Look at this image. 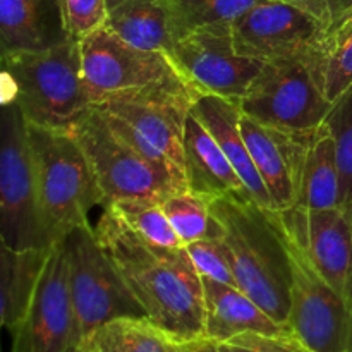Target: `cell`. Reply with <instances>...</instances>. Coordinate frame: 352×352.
<instances>
[{
	"label": "cell",
	"mask_w": 352,
	"mask_h": 352,
	"mask_svg": "<svg viewBox=\"0 0 352 352\" xmlns=\"http://www.w3.org/2000/svg\"><path fill=\"white\" fill-rule=\"evenodd\" d=\"M95 232L148 320L177 342L206 339L201 274L186 248L148 243L107 205Z\"/></svg>",
	"instance_id": "obj_1"
},
{
	"label": "cell",
	"mask_w": 352,
	"mask_h": 352,
	"mask_svg": "<svg viewBox=\"0 0 352 352\" xmlns=\"http://www.w3.org/2000/svg\"><path fill=\"white\" fill-rule=\"evenodd\" d=\"M210 206L223 229L237 287L287 329L291 258L275 212L244 196H220Z\"/></svg>",
	"instance_id": "obj_2"
},
{
	"label": "cell",
	"mask_w": 352,
	"mask_h": 352,
	"mask_svg": "<svg viewBox=\"0 0 352 352\" xmlns=\"http://www.w3.org/2000/svg\"><path fill=\"white\" fill-rule=\"evenodd\" d=\"M38 203L48 248L57 246L76 227L89 223L95 206L105 205L85 153L69 131L28 122Z\"/></svg>",
	"instance_id": "obj_3"
},
{
	"label": "cell",
	"mask_w": 352,
	"mask_h": 352,
	"mask_svg": "<svg viewBox=\"0 0 352 352\" xmlns=\"http://www.w3.org/2000/svg\"><path fill=\"white\" fill-rule=\"evenodd\" d=\"M3 71L16 82V103L30 124L69 131L95 109V100L82 74L79 41L41 52L2 54Z\"/></svg>",
	"instance_id": "obj_4"
},
{
	"label": "cell",
	"mask_w": 352,
	"mask_h": 352,
	"mask_svg": "<svg viewBox=\"0 0 352 352\" xmlns=\"http://www.w3.org/2000/svg\"><path fill=\"white\" fill-rule=\"evenodd\" d=\"M88 160L96 186L107 203L126 199L164 201L188 186L160 167L107 122L98 109H91L69 129Z\"/></svg>",
	"instance_id": "obj_5"
},
{
	"label": "cell",
	"mask_w": 352,
	"mask_h": 352,
	"mask_svg": "<svg viewBox=\"0 0 352 352\" xmlns=\"http://www.w3.org/2000/svg\"><path fill=\"white\" fill-rule=\"evenodd\" d=\"M198 96L195 89L140 93L103 100L96 109L127 143L188 186L184 127Z\"/></svg>",
	"instance_id": "obj_6"
},
{
	"label": "cell",
	"mask_w": 352,
	"mask_h": 352,
	"mask_svg": "<svg viewBox=\"0 0 352 352\" xmlns=\"http://www.w3.org/2000/svg\"><path fill=\"white\" fill-rule=\"evenodd\" d=\"M79 52L95 107L113 96L192 89L164 52L136 47L109 26L79 40Z\"/></svg>",
	"instance_id": "obj_7"
},
{
	"label": "cell",
	"mask_w": 352,
	"mask_h": 352,
	"mask_svg": "<svg viewBox=\"0 0 352 352\" xmlns=\"http://www.w3.org/2000/svg\"><path fill=\"white\" fill-rule=\"evenodd\" d=\"M64 248L79 342L112 320L146 316L103 251L95 227L89 223L76 227L64 239Z\"/></svg>",
	"instance_id": "obj_8"
},
{
	"label": "cell",
	"mask_w": 352,
	"mask_h": 352,
	"mask_svg": "<svg viewBox=\"0 0 352 352\" xmlns=\"http://www.w3.org/2000/svg\"><path fill=\"white\" fill-rule=\"evenodd\" d=\"M0 141V230L14 250L48 248L38 203L28 120L16 102L2 105Z\"/></svg>",
	"instance_id": "obj_9"
},
{
	"label": "cell",
	"mask_w": 352,
	"mask_h": 352,
	"mask_svg": "<svg viewBox=\"0 0 352 352\" xmlns=\"http://www.w3.org/2000/svg\"><path fill=\"white\" fill-rule=\"evenodd\" d=\"M284 237L292 272L287 330L311 352H352V305Z\"/></svg>",
	"instance_id": "obj_10"
},
{
	"label": "cell",
	"mask_w": 352,
	"mask_h": 352,
	"mask_svg": "<svg viewBox=\"0 0 352 352\" xmlns=\"http://www.w3.org/2000/svg\"><path fill=\"white\" fill-rule=\"evenodd\" d=\"M239 107L260 122L311 133L327 119L332 102L320 91L305 57H299L265 62Z\"/></svg>",
	"instance_id": "obj_11"
},
{
	"label": "cell",
	"mask_w": 352,
	"mask_h": 352,
	"mask_svg": "<svg viewBox=\"0 0 352 352\" xmlns=\"http://www.w3.org/2000/svg\"><path fill=\"white\" fill-rule=\"evenodd\" d=\"M232 24L199 28L175 41L167 54L198 95H217L239 102L263 67L265 62L237 50Z\"/></svg>",
	"instance_id": "obj_12"
},
{
	"label": "cell",
	"mask_w": 352,
	"mask_h": 352,
	"mask_svg": "<svg viewBox=\"0 0 352 352\" xmlns=\"http://www.w3.org/2000/svg\"><path fill=\"white\" fill-rule=\"evenodd\" d=\"M285 236L294 241L322 277L352 305V223L349 212L291 206L274 210Z\"/></svg>",
	"instance_id": "obj_13"
},
{
	"label": "cell",
	"mask_w": 352,
	"mask_h": 352,
	"mask_svg": "<svg viewBox=\"0 0 352 352\" xmlns=\"http://www.w3.org/2000/svg\"><path fill=\"white\" fill-rule=\"evenodd\" d=\"M78 323L64 241L54 246L26 318L12 333V352H74Z\"/></svg>",
	"instance_id": "obj_14"
},
{
	"label": "cell",
	"mask_w": 352,
	"mask_h": 352,
	"mask_svg": "<svg viewBox=\"0 0 352 352\" xmlns=\"http://www.w3.org/2000/svg\"><path fill=\"white\" fill-rule=\"evenodd\" d=\"M327 24L282 0H263L232 24L243 55L261 62L305 57Z\"/></svg>",
	"instance_id": "obj_15"
},
{
	"label": "cell",
	"mask_w": 352,
	"mask_h": 352,
	"mask_svg": "<svg viewBox=\"0 0 352 352\" xmlns=\"http://www.w3.org/2000/svg\"><path fill=\"white\" fill-rule=\"evenodd\" d=\"M241 131L258 174L272 199V210L296 206L311 133L284 129L241 113Z\"/></svg>",
	"instance_id": "obj_16"
},
{
	"label": "cell",
	"mask_w": 352,
	"mask_h": 352,
	"mask_svg": "<svg viewBox=\"0 0 352 352\" xmlns=\"http://www.w3.org/2000/svg\"><path fill=\"white\" fill-rule=\"evenodd\" d=\"M184 170L188 189L196 195L210 199L220 196L251 198L215 138L192 112H189L184 127Z\"/></svg>",
	"instance_id": "obj_17"
},
{
	"label": "cell",
	"mask_w": 352,
	"mask_h": 352,
	"mask_svg": "<svg viewBox=\"0 0 352 352\" xmlns=\"http://www.w3.org/2000/svg\"><path fill=\"white\" fill-rule=\"evenodd\" d=\"M191 112L212 133L219 146L229 158L232 167L243 179L248 192L258 205L272 210V199L263 179L258 174L248 144L241 131V107L237 100L217 95H199L191 107Z\"/></svg>",
	"instance_id": "obj_18"
},
{
	"label": "cell",
	"mask_w": 352,
	"mask_h": 352,
	"mask_svg": "<svg viewBox=\"0 0 352 352\" xmlns=\"http://www.w3.org/2000/svg\"><path fill=\"white\" fill-rule=\"evenodd\" d=\"M67 40L58 0H0L2 54L48 50Z\"/></svg>",
	"instance_id": "obj_19"
},
{
	"label": "cell",
	"mask_w": 352,
	"mask_h": 352,
	"mask_svg": "<svg viewBox=\"0 0 352 352\" xmlns=\"http://www.w3.org/2000/svg\"><path fill=\"white\" fill-rule=\"evenodd\" d=\"M205 296V336L213 342H223L239 333H280L285 327L272 320L239 287L201 275Z\"/></svg>",
	"instance_id": "obj_20"
},
{
	"label": "cell",
	"mask_w": 352,
	"mask_h": 352,
	"mask_svg": "<svg viewBox=\"0 0 352 352\" xmlns=\"http://www.w3.org/2000/svg\"><path fill=\"white\" fill-rule=\"evenodd\" d=\"M52 250L54 248L14 250L0 244V316L10 333L26 318Z\"/></svg>",
	"instance_id": "obj_21"
},
{
	"label": "cell",
	"mask_w": 352,
	"mask_h": 352,
	"mask_svg": "<svg viewBox=\"0 0 352 352\" xmlns=\"http://www.w3.org/2000/svg\"><path fill=\"white\" fill-rule=\"evenodd\" d=\"M107 24L113 33L146 50L164 52L174 47L168 0H105Z\"/></svg>",
	"instance_id": "obj_22"
},
{
	"label": "cell",
	"mask_w": 352,
	"mask_h": 352,
	"mask_svg": "<svg viewBox=\"0 0 352 352\" xmlns=\"http://www.w3.org/2000/svg\"><path fill=\"white\" fill-rule=\"evenodd\" d=\"M309 72L329 102L352 86V9L323 30L305 55Z\"/></svg>",
	"instance_id": "obj_23"
},
{
	"label": "cell",
	"mask_w": 352,
	"mask_h": 352,
	"mask_svg": "<svg viewBox=\"0 0 352 352\" xmlns=\"http://www.w3.org/2000/svg\"><path fill=\"white\" fill-rule=\"evenodd\" d=\"M296 205L311 210L342 206L337 148L325 120L313 131Z\"/></svg>",
	"instance_id": "obj_24"
},
{
	"label": "cell",
	"mask_w": 352,
	"mask_h": 352,
	"mask_svg": "<svg viewBox=\"0 0 352 352\" xmlns=\"http://www.w3.org/2000/svg\"><path fill=\"white\" fill-rule=\"evenodd\" d=\"M78 347L82 352H181L182 342L146 316H126L93 330Z\"/></svg>",
	"instance_id": "obj_25"
},
{
	"label": "cell",
	"mask_w": 352,
	"mask_h": 352,
	"mask_svg": "<svg viewBox=\"0 0 352 352\" xmlns=\"http://www.w3.org/2000/svg\"><path fill=\"white\" fill-rule=\"evenodd\" d=\"M212 199L189 191H179L162 201L165 215L181 237L182 244L203 239H222L223 229L210 206Z\"/></svg>",
	"instance_id": "obj_26"
},
{
	"label": "cell",
	"mask_w": 352,
	"mask_h": 352,
	"mask_svg": "<svg viewBox=\"0 0 352 352\" xmlns=\"http://www.w3.org/2000/svg\"><path fill=\"white\" fill-rule=\"evenodd\" d=\"M260 2L263 0H168L174 43L199 28L236 23Z\"/></svg>",
	"instance_id": "obj_27"
},
{
	"label": "cell",
	"mask_w": 352,
	"mask_h": 352,
	"mask_svg": "<svg viewBox=\"0 0 352 352\" xmlns=\"http://www.w3.org/2000/svg\"><path fill=\"white\" fill-rule=\"evenodd\" d=\"M105 206V205H103ZM134 232L148 243L164 248H186L181 237L165 215L160 201L151 199H126V201L107 203Z\"/></svg>",
	"instance_id": "obj_28"
},
{
	"label": "cell",
	"mask_w": 352,
	"mask_h": 352,
	"mask_svg": "<svg viewBox=\"0 0 352 352\" xmlns=\"http://www.w3.org/2000/svg\"><path fill=\"white\" fill-rule=\"evenodd\" d=\"M332 131L340 170V203L342 208L352 203V86L330 107L325 119Z\"/></svg>",
	"instance_id": "obj_29"
},
{
	"label": "cell",
	"mask_w": 352,
	"mask_h": 352,
	"mask_svg": "<svg viewBox=\"0 0 352 352\" xmlns=\"http://www.w3.org/2000/svg\"><path fill=\"white\" fill-rule=\"evenodd\" d=\"M189 256L195 261L196 268L201 275L227 285L237 287L236 275L230 263V251L226 241L222 239H203L186 246Z\"/></svg>",
	"instance_id": "obj_30"
},
{
	"label": "cell",
	"mask_w": 352,
	"mask_h": 352,
	"mask_svg": "<svg viewBox=\"0 0 352 352\" xmlns=\"http://www.w3.org/2000/svg\"><path fill=\"white\" fill-rule=\"evenodd\" d=\"M65 33L79 41L107 24L105 0H58Z\"/></svg>",
	"instance_id": "obj_31"
},
{
	"label": "cell",
	"mask_w": 352,
	"mask_h": 352,
	"mask_svg": "<svg viewBox=\"0 0 352 352\" xmlns=\"http://www.w3.org/2000/svg\"><path fill=\"white\" fill-rule=\"evenodd\" d=\"M217 344L223 352H311L289 330L280 333L246 332Z\"/></svg>",
	"instance_id": "obj_32"
},
{
	"label": "cell",
	"mask_w": 352,
	"mask_h": 352,
	"mask_svg": "<svg viewBox=\"0 0 352 352\" xmlns=\"http://www.w3.org/2000/svg\"><path fill=\"white\" fill-rule=\"evenodd\" d=\"M311 14L323 24H332L352 9V0H282Z\"/></svg>",
	"instance_id": "obj_33"
},
{
	"label": "cell",
	"mask_w": 352,
	"mask_h": 352,
	"mask_svg": "<svg viewBox=\"0 0 352 352\" xmlns=\"http://www.w3.org/2000/svg\"><path fill=\"white\" fill-rule=\"evenodd\" d=\"M191 349L192 352H223L220 351L219 344L210 339H201L196 340V342H191Z\"/></svg>",
	"instance_id": "obj_34"
},
{
	"label": "cell",
	"mask_w": 352,
	"mask_h": 352,
	"mask_svg": "<svg viewBox=\"0 0 352 352\" xmlns=\"http://www.w3.org/2000/svg\"><path fill=\"white\" fill-rule=\"evenodd\" d=\"M181 352H192V349H191V342H189V344H182Z\"/></svg>",
	"instance_id": "obj_35"
},
{
	"label": "cell",
	"mask_w": 352,
	"mask_h": 352,
	"mask_svg": "<svg viewBox=\"0 0 352 352\" xmlns=\"http://www.w3.org/2000/svg\"><path fill=\"white\" fill-rule=\"evenodd\" d=\"M347 212H349V217H351V223H352V203H351V205L349 206H347Z\"/></svg>",
	"instance_id": "obj_36"
},
{
	"label": "cell",
	"mask_w": 352,
	"mask_h": 352,
	"mask_svg": "<svg viewBox=\"0 0 352 352\" xmlns=\"http://www.w3.org/2000/svg\"><path fill=\"white\" fill-rule=\"evenodd\" d=\"M74 352H82L81 349H79V347H76V349H74Z\"/></svg>",
	"instance_id": "obj_37"
}]
</instances>
